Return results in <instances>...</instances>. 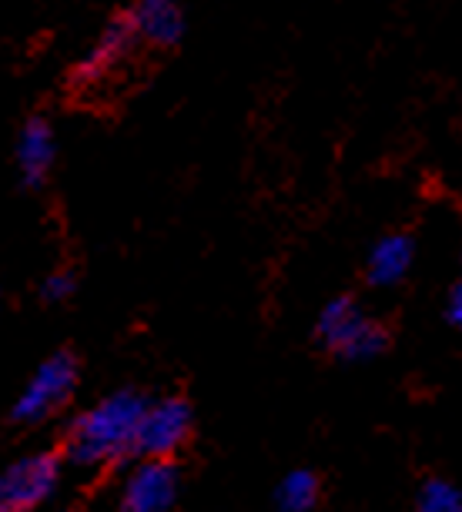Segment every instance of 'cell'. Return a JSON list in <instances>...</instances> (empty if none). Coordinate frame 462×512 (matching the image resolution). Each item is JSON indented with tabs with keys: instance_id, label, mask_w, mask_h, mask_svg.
<instances>
[{
	"instance_id": "3",
	"label": "cell",
	"mask_w": 462,
	"mask_h": 512,
	"mask_svg": "<svg viewBox=\"0 0 462 512\" xmlns=\"http://www.w3.org/2000/svg\"><path fill=\"white\" fill-rule=\"evenodd\" d=\"M64 462L57 452H34L0 469V512H34L61 486Z\"/></svg>"
},
{
	"instance_id": "14",
	"label": "cell",
	"mask_w": 462,
	"mask_h": 512,
	"mask_svg": "<svg viewBox=\"0 0 462 512\" xmlns=\"http://www.w3.org/2000/svg\"><path fill=\"white\" fill-rule=\"evenodd\" d=\"M449 322L462 332V282L452 288V295H449Z\"/></svg>"
},
{
	"instance_id": "2",
	"label": "cell",
	"mask_w": 462,
	"mask_h": 512,
	"mask_svg": "<svg viewBox=\"0 0 462 512\" xmlns=\"http://www.w3.org/2000/svg\"><path fill=\"white\" fill-rule=\"evenodd\" d=\"M315 332H319V342L325 349L345 362H369L389 345L385 328L372 322L352 298H332L329 305H322Z\"/></svg>"
},
{
	"instance_id": "4",
	"label": "cell",
	"mask_w": 462,
	"mask_h": 512,
	"mask_svg": "<svg viewBox=\"0 0 462 512\" xmlns=\"http://www.w3.org/2000/svg\"><path fill=\"white\" fill-rule=\"evenodd\" d=\"M77 385V359L71 352H54L37 365V372L31 375V382L24 385V392L14 402V422H41L47 415H54L61 405L71 399Z\"/></svg>"
},
{
	"instance_id": "13",
	"label": "cell",
	"mask_w": 462,
	"mask_h": 512,
	"mask_svg": "<svg viewBox=\"0 0 462 512\" xmlns=\"http://www.w3.org/2000/svg\"><path fill=\"white\" fill-rule=\"evenodd\" d=\"M74 288H77L74 272H67V268H57V272H51L41 282V298H44V302H51V305H61V302H67V298L74 295Z\"/></svg>"
},
{
	"instance_id": "7",
	"label": "cell",
	"mask_w": 462,
	"mask_h": 512,
	"mask_svg": "<svg viewBox=\"0 0 462 512\" xmlns=\"http://www.w3.org/2000/svg\"><path fill=\"white\" fill-rule=\"evenodd\" d=\"M178 499V469L171 459H144L124 479L118 512H171Z\"/></svg>"
},
{
	"instance_id": "1",
	"label": "cell",
	"mask_w": 462,
	"mask_h": 512,
	"mask_svg": "<svg viewBox=\"0 0 462 512\" xmlns=\"http://www.w3.org/2000/svg\"><path fill=\"white\" fill-rule=\"evenodd\" d=\"M144 412H148V399L134 389L104 395L71 422L64 442L67 459L81 469H104L134 456Z\"/></svg>"
},
{
	"instance_id": "10",
	"label": "cell",
	"mask_w": 462,
	"mask_h": 512,
	"mask_svg": "<svg viewBox=\"0 0 462 512\" xmlns=\"http://www.w3.org/2000/svg\"><path fill=\"white\" fill-rule=\"evenodd\" d=\"M412 258H416V245H412L409 235H385L372 245L365 275H369V282L379 288L399 285L402 278L409 275Z\"/></svg>"
},
{
	"instance_id": "5",
	"label": "cell",
	"mask_w": 462,
	"mask_h": 512,
	"mask_svg": "<svg viewBox=\"0 0 462 512\" xmlns=\"http://www.w3.org/2000/svg\"><path fill=\"white\" fill-rule=\"evenodd\" d=\"M138 44H141V37H138V27H134L131 11H118L101 27V34L94 37V44L84 51L81 61L74 64L71 84L74 88H94V84H101L104 77L114 74L128 61Z\"/></svg>"
},
{
	"instance_id": "9",
	"label": "cell",
	"mask_w": 462,
	"mask_h": 512,
	"mask_svg": "<svg viewBox=\"0 0 462 512\" xmlns=\"http://www.w3.org/2000/svg\"><path fill=\"white\" fill-rule=\"evenodd\" d=\"M141 44L178 47L188 34V17L181 0H134L128 7Z\"/></svg>"
},
{
	"instance_id": "12",
	"label": "cell",
	"mask_w": 462,
	"mask_h": 512,
	"mask_svg": "<svg viewBox=\"0 0 462 512\" xmlns=\"http://www.w3.org/2000/svg\"><path fill=\"white\" fill-rule=\"evenodd\" d=\"M416 512H462V489L446 479H429L419 489Z\"/></svg>"
},
{
	"instance_id": "6",
	"label": "cell",
	"mask_w": 462,
	"mask_h": 512,
	"mask_svg": "<svg viewBox=\"0 0 462 512\" xmlns=\"http://www.w3.org/2000/svg\"><path fill=\"white\" fill-rule=\"evenodd\" d=\"M191 405L178 395L161 402H148L141 432H138V456L144 459H171L191 436Z\"/></svg>"
},
{
	"instance_id": "11",
	"label": "cell",
	"mask_w": 462,
	"mask_h": 512,
	"mask_svg": "<svg viewBox=\"0 0 462 512\" xmlns=\"http://www.w3.org/2000/svg\"><path fill=\"white\" fill-rule=\"evenodd\" d=\"M319 502V476L308 469H295L278 482L275 506L278 512H312Z\"/></svg>"
},
{
	"instance_id": "8",
	"label": "cell",
	"mask_w": 462,
	"mask_h": 512,
	"mask_svg": "<svg viewBox=\"0 0 462 512\" xmlns=\"http://www.w3.org/2000/svg\"><path fill=\"white\" fill-rule=\"evenodd\" d=\"M57 161V138L51 121L34 114V118L24 121V128L17 131V144H14V164L17 175H21L24 188H41L54 171Z\"/></svg>"
}]
</instances>
